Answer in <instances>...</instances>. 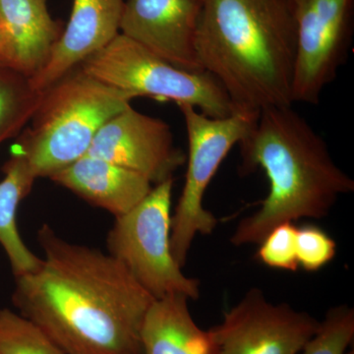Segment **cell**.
Masks as SVG:
<instances>
[{"mask_svg": "<svg viewBox=\"0 0 354 354\" xmlns=\"http://www.w3.org/2000/svg\"><path fill=\"white\" fill-rule=\"evenodd\" d=\"M0 354H66L36 324L18 312L0 309Z\"/></svg>", "mask_w": 354, "mask_h": 354, "instance_id": "obj_18", "label": "cell"}, {"mask_svg": "<svg viewBox=\"0 0 354 354\" xmlns=\"http://www.w3.org/2000/svg\"><path fill=\"white\" fill-rule=\"evenodd\" d=\"M335 254L337 243L320 227L314 225L297 227V262L305 271H319L334 259Z\"/></svg>", "mask_w": 354, "mask_h": 354, "instance_id": "obj_21", "label": "cell"}, {"mask_svg": "<svg viewBox=\"0 0 354 354\" xmlns=\"http://www.w3.org/2000/svg\"><path fill=\"white\" fill-rule=\"evenodd\" d=\"M188 137L185 183L171 216V249L183 268L197 234H213L218 220L203 206L205 192L232 147L255 124L258 115L235 111L223 118H209L190 104H179Z\"/></svg>", "mask_w": 354, "mask_h": 354, "instance_id": "obj_7", "label": "cell"}, {"mask_svg": "<svg viewBox=\"0 0 354 354\" xmlns=\"http://www.w3.org/2000/svg\"><path fill=\"white\" fill-rule=\"evenodd\" d=\"M354 339V309L339 305L328 310L315 335L307 342L304 354H354L346 351Z\"/></svg>", "mask_w": 354, "mask_h": 354, "instance_id": "obj_19", "label": "cell"}, {"mask_svg": "<svg viewBox=\"0 0 354 354\" xmlns=\"http://www.w3.org/2000/svg\"><path fill=\"white\" fill-rule=\"evenodd\" d=\"M87 155L136 172L155 185L174 178L186 162L185 153L174 144L169 125L132 106L99 130Z\"/></svg>", "mask_w": 354, "mask_h": 354, "instance_id": "obj_10", "label": "cell"}, {"mask_svg": "<svg viewBox=\"0 0 354 354\" xmlns=\"http://www.w3.org/2000/svg\"><path fill=\"white\" fill-rule=\"evenodd\" d=\"M4 55H6V41H4L1 23H0V64L4 65Z\"/></svg>", "mask_w": 354, "mask_h": 354, "instance_id": "obj_22", "label": "cell"}, {"mask_svg": "<svg viewBox=\"0 0 354 354\" xmlns=\"http://www.w3.org/2000/svg\"><path fill=\"white\" fill-rule=\"evenodd\" d=\"M297 29L292 102L318 104L346 64L354 0H290Z\"/></svg>", "mask_w": 354, "mask_h": 354, "instance_id": "obj_8", "label": "cell"}, {"mask_svg": "<svg viewBox=\"0 0 354 354\" xmlns=\"http://www.w3.org/2000/svg\"><path fill=\"white\" fill-rule=\"evenodd\" d=\"M198 59L234 113L292 106L297 29L290 0H200Z\"/></svg>", "mask_w": 354, "mask_h": 354, "instance_id": "obj_2", "label": "cell"}, {"mask_svg": "<svg viewBox=\"0 0 354 354\" xmlns=\"http://www.w3.org/2000/svg\"><path fill=\"white\" fill-rule=\"evenodd\" d=\"M319 326L306 312L272 304L254 288L209 330L220 354H298Z\"/></svg>", "mask_w": 354, "mask_h": 354, "instance_id": "obj_9", "label": "cell"}, {"mask_svg": "<svg viewBox=\"0 0 354 354\" xmlns=\"http://www.w3.org/2000/svg\"><path fill=\"white\" fill-rule=\"evenodd\" d=\"M180 295L155 299L141 329L143 354H220L211 330L198 327Z\"/></svg>", "mask_w": 354, "mask_h": 354, "instance_id": "obj_15", "label": "cell"}, {"mask_svg": "<svg viewBox=\"0 0 354 354\" xmlns=\"http://www.w3.org/2000/svg\"><path fill=\"white\" fill-rule=\"evenodd\" d=\"M3 180L0 181V245L3 248L14 277L36 272L43 259L32 252L23 241L18 230L17 212L21 201L31 192L35 179L24 162L11 155L4 165Z\"/></svg>", "mask_w": 354, "mask_h": 354, "instance_id": "obj_16", "label": "cell"}, {"mask_svg": "<svg viewBox=\"0 0 354 354\" xmlns=\"http://www.w3.org/2000/svg\"><path fill=\"white\" fill-rule=\"evenodd\" d=\"M50 178L114 218L128 213L153 188L148 179L136 172L88 155Z\"/></svg>", "mask_w": 354, "mask_h": 354, "instance_id": "obj_14", "label": "cell"}, {"mask_svg": "<svg viewBox=\"0 0 354 354\" xmlns=\"http://www.w3.org/2000/svg\"><path fill=\"white\" fill-rule=\"evenodd\" d=\"M4 65L32 78L43 68L62 31L48 0H0Z\"/></svg>", "mask_w": 354, "mask_h": 354, "instance_id": "obj_13", "label": "cell"}, {"mask_svg": "<svg viewBox=\"0 0 354 354\" xmlns=\"http://www.w3.org/2000/svg\"><path fill=\"white\" fill-rule=\"evenodd\" d=\"M239 145V174L261 167L270 191L259 211L237 225L230 239L235 246L260 244L281 223L325 218L339 197L354 191L325 140L292 106L263 109Z\"/></svg>", "mask_w": 354, "mask_h": 354, "instance_id": "obj_3", "label": "cell"}, {"mask_svg": "<svg viewBox=\"0 0 354 354\" xmlns=\"http://www.w3.org/2000/svg\"><path fill=\"white\" fill-rule=\"evenodd\" d=\"M172 186L174 178L157 184L137 206L115 218L106 248L155 299L180 295L196 300L200 281L186 277L171 253Z\"/></svg>", "mask_w": 354, "mask_h": 354, "instance_id": "obj_6", "label": "cell"}, {"mask_svg": "<svg viewBox=\"0 0 354 354\" xmlns=\"http://www.w3.org/2000/svg\"><path fill=\"white\" fill-rule=\"evenodd\" d=\"M124 0H73L71 15L46 65L30 78L39 92L50 88L118 34Z\"/></svg>", "mask_w": 354, "mask_h": 354, "instance_id": "obj_12", "label": "cell"}, {"mask_svg": "<svg viewBox=\"0 0 354 354\" xmlns=\"http://www.w3.org/2000/svg\"><path fill=\"white\" fill-rule=\"evenodd\" d=\"M133 99L76 67L44 91L12 155L24 162L35 180L50 178L87 155L99 130L131 106Z\"/></svg>", "mask_w": 354, "mask_h": 354, "instance_id": "obj_4", "label": "cell"}, {"mask_svg": "<svg viewBox=\"0 0 354 354\" xmlns=\"http://www.w3.org/2000/svg\"><path fill=\"white\" fill-rule=\"evenodd\" d=\"M43 95L29 77L0 64V143L30 122Z\"/></svg>", "mask_w": 354, "mask_h": 354, "instance_id": "obj_17", "label": "cell"}, {"mask_svg": "<svg viewBox=\"0 0 354 354\" xmlns=\"http://www.w3.org/2000/svg\"><path fill=\"white\" fill-rule=\"evenodd\" d=\"M297 234L293 223L277 225L259 244L258 259L272 269L297 271Z\"/></svg>", "mask_w": 354, "mask_h": 354, "instance_id": "obj_20", "label": "cell"}, {"mask_svg": "<svg viewBox=\"0 0 354 354\" xmlns=\"http://www.w3.org/2000/svg\"><path fill=\"white\" fill-rule=\"evenodd\" d=\"M200 0H124L120 34L177 67L203 72L196 36Z\"/></svg>", "mask_w": 354, "mask_h": 354, "instance_id": "obj_11", "label": "cell"}, {"mask_svg": "<svg viewBox=\"0 0 354 354\" xmlns=\"http://www.w3.org/2000/svg\"><path fill=\"white\" fill-rule=\"evenodd\" d=\"M44 257L18 277L12 304L66 354H143L141 329L155 298L120 261L41 225Z\"/></svg>", "mask_w": 354, "mask_h": 354, "instance_id": "obj_1", "label": "cell"}, {"mask_svg": "<svg viewBox=\"0 0 354 354\" xmlns=\"http://www.w3.org/2000/svg\"><path fill=\"white\" fill-rule=\"evenodd\" d=\"M79 67L134 97L190 104L209 118H227L234 113L227 93L208 72L177 68L122 34Z\"/></svg>", "mask_w": 354, "mask_h": 354, "instance_id": "obj_5", "label": "cell"}]
</instances>
